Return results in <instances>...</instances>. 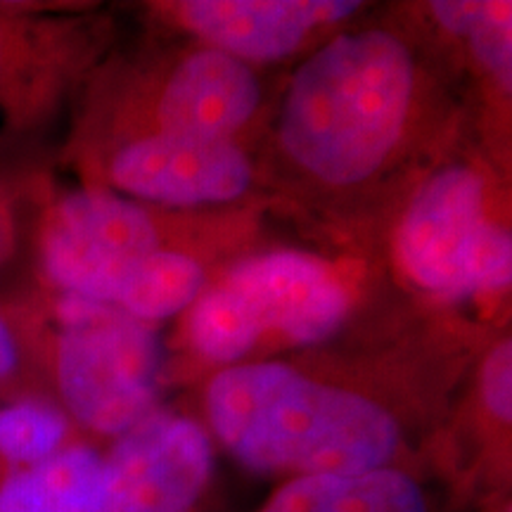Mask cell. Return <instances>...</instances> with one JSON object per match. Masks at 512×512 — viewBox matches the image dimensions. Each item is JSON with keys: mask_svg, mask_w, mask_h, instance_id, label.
<instances>
[{"mask_svg": "<svg viewBox=\"0 0 512 512\" xmlns=\"http://www.w3.org/2000/svg\"><path fill=\"white\" fill-rule=\"evenodd\" d=\"M207 415L235 460L292 479L389 467L401 444L380 403L283 363L223 370L207 389Z\"/></svg>", "mask_w": 512, "mask_h": 512, "instance_id": "6da1fadb", "label": "cell"}, {"mask_svg": "<svg viewBox=\"0 0 512 512\" xmlns=\"http://www.w3.org/2000/svg\"><path fill=\"white\" fill-rule=\"evenodd\" d=\"M413 79L411 50L387 31L332 38L299 67L285 95V152L325 183L366 181L399 143Z\"/></svg>", "mask_w": 512, "mask_h": 512, "instance_id": "7a4b0ae2", "label": "cell"}, {"mask_svg": "<svg viewBox=\"0 0 512 512\" xmlns=\"http://www.w3.org/2000/svg\"><path fill=\"white\" fill-rule=\"evenodd\" d=\"M349 297L323 261L297 252L256 256L204 294L190 316V342L214 363L247 356L266 332L316 344L337 332Z\"/></svg>", "mask_w": 512, "mask_h": 512, "instance_id": "3957f363", "label": "cell"}, {"mask_svg": "<svg viewBox=\"0 0 512 512\" xmlns=\"http://www.w3.org/2000/svg\"><path fill=\"white\" fill-rule=\"evenodd\" d=\"M57 323L55 380L79 425L119 439L152 415L162 351L143 320L112 304L62 294Z\"/></svg>", "mask_w": 512, "mask_h": 512, "instance_id": "277c9868", "label": "cell"}, {"mask_svg": "<svg viewBox=\"0 0 512 512\" xmlns=\"http://www.w3.org/2000/svg\"><path fill=\"white\" fill-rule=\"evenodd\" d=\"M396 247L411 280L441 297L498 292L512 280L510 235L486 219L484 181L465 166H448L422 185Z\"/></svg>", "mask_w": 512, "mask_h": 512, "instance_id": "5b68a950", "label": "cell"}, {"mask_svg": "<svg viewBox=\"0 0 512 512\" xmlns=\"http://www.w3.org/2000/svg\"><path fill=\"white\" fill-rule=\"evenodd\" d=\"M157 252V230L145 211L105 190L62 197L43 221V268L67 297L117 306Z\"/></svg>", "mask_w": 512, "mask_h": 512, "instance_id": "8992f818", "label": "cell"}, {"mask_svg": "<svg viewBox=\"0 0 512 512\" xmlns=\"http://www.w3.org/2000/svg\"><path fill=\"white\" fill-rule=\"evenodd\" d=\"M214 472L204 427L176 415H147L105 456L102 512H195Z\"/></svg>", "mask_w": 512, "mask_h": 512, "instance_id": "52a82bcc", "label": "cell"}, {"mask_svg": "<svg viewBox=\"0 0 512 512\" xmlns=\"http://www.w3.org/2000/svg\"><path fill=\"white\" fill-rule=\"evenodd\" d=\"M112 178L128 195L152 202H228L249 188L252 166L230 143L157 133L119 150Z\"/></svg>", "mask_w": 512, "mask_h": 512, "instance_id": "ba28073f", "label": "cell"}, {"mask_svg": "<svg viewBox=\"0 0 512 512\" xmlns=\"http://www.w3.org/2000/svg\"><path fill=\"white\" fill-rule=\"evenodd\" d=\"M356 10L358 3L337 0H192L181 5V17L238 60H278L299 48L313 27L342 22Z\"/></svg>", "mask_w": 512, "mask_h": 512, "instance_id": "9c48e42d", "label": "cell"}, {"mask_svg": "<svg viewBox=\"0 0 512 512\" xmlns=\"http://www.w3.org/2000/svg\"><path fill=\"white\" fill-rule=\"evenodd\" d=\"M259 81L238 57L209 48L190 55L159 102L162 133L228 143L259 107Z\"/></svg>", "mask_w": 512, "mask_h": 512, "instance_id": "30bf717a", "label": "cell"}, {"mask_svg": "<svg viewBox=\"0 0 512 512\" xmlns=\"http://www.w3.org/2000/svg\"><path fill=\"white\" fill-rule=\"evenodd\" d=\"M261 512H430L425 491L396 467L290 479Z\"/></svg>", "mask_w": 512, "mask_h": 512, "instance_id": "8fae6325", "label": "cell"}, {"mask_svg": "<svg viewBox=\"0 0 512 512\" xmlns=\"http://www.w3.org/2000/svg\"><path fill=\"white\" fill-rule=\"evenodd\" d=\"M102 505L105 456L86 444L0 477V512H102Z\"/></svg>", "mask_w": 512, "mask_h": 512, "instance_id": "7c38bea8", "label": "cell"}, {"mask_svg": "<svg viewBox=\"0 0 512 512\" xmlns=\"http://www.w3.org/2000/svg\"><path fill=\"white\" fill-rule=\"evenodd\" d=\"M202 268L190 256L159 249L145 261L133 283L119 297L117 309L138 320H162L183 311L197 299Z\"/></svg>", "mask_w": 512, "mask_h": 512, "instance_id": "4fadbf2b", "label": "cell"}, {"mask_svg": "<svg viewBox=\"0 0 512 512\" xmlns=\"http://www.w3.org/2000/svg\"><path fill=\"white\" fill-rule=\"evenodd\" d=\"M69 418L43 401H17L0 408V465L5 472L43 463L69 441ZM3 472V475H5Z\"/></svg>", "mask_w": 512, "mask_h": 512, "instance_id": "5bb4252c", "label": "cell"}, {"mask_svg": "<svg viewBox=\"0 0 512 512\" xmlns=\"http://www.w3.org/2000/svg\"><path fill=\"white\" fill-rule=\"evenodd\" d=\"M432 12L448 31L465 36L477 60L510 91L512 86V5L446 0Z\"/></svg>", "mask_w": 512, "mask_h": 512, "instance_id": "9a60e30c", "label": "cell"}, {"mask_svg": "<svg viewBox=\"0 0 512 512\" xmlns=\"http://www.w3.org/2000/svg\"><path fill=\"white\" fill-rule=\"evenodd\" d=\"M482 396L489 413L498 422L510 425L512 420V344L510 339L498 344L484 361Z\"/></svg>", "mask_w": 512, "mask_h": 512, "instance_id": "2e32d148", "label": "cell"}, {"mask_svg": "<svg viewBox=\"0 0 512 512\" xmlns=\"http://www.w3.org/2000/svg\"><path fill=\"white\" fill-rule=\"evenodd\" d=\"M19 366V347L15 332H12L10 323L0 313V382H5L8 377L15 375Z\"/></svg>", "mask_w": 512, "mask_h": 512, "instance_id": "e0dca14e", "label": "cell"}, {"mask_svg": "<svg viewBox=\"0 0 512 512\" xmlns=\"http://www.w3.org/2000/svg\"><path fill=\"white\" fill-rule=\"evenodd\" d=\"M12 247V228H10V216L5 211L3 202H0V261L5 259Z\"/></svg>", "mask_w": 512, "mask_h": 512, "instance_id": "ac0fdd59", "label": "cell"}, {"mask_svg": "<svg viewBox=\"0 0 512 512\" xmlns=\"http://www.w3.org/2000/svg\"><path fill=\"white\" fill-rule=\"evenodd\" d=\"M8 29H5L3 19H0V83H3L5 74V62H8Z\"/></svg>", "mask_w": 512, "mask_h": 512, "instance_id": "d6986e66", "label": "cell"}]
</instances>
